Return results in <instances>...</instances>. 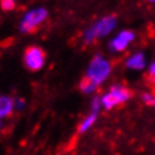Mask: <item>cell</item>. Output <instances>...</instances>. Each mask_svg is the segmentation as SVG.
<instances>
[{
  "label": "cell",
  "mask_w": 155,
  "mask_h": 155,
  "mask_svg": "<svg viewBox=\"0 0 155 155\" xmlns=\"http://www.w3.org/2000/svg\"><path fill=\"white\" fill-rule=\"evenodd\" d=\"M112 70H113V66H112L110 61L97 54L92 58V61L88 64L84 79L91 82L99 90V87L103 86L108 80V78L110 76Z\"/></svg>",
  "instance_id": "obj_1"
},
{
  "label": "cell",
  "mask_w": 155,
  "mask_h": 155,
  "mask_svg": "<svg viewBox=\"0 0 155 155\" xmlns=\"http://www.w3.org/2000/svg\"><path fill=\"white\" fill-rule=\"evenodd\" d=\"M116 25H117V18L116 16H105L100 18L95 22L94 25H91L88 29L84 30L83 33V41L86 44H92L100 37H107L113 32Z\"/></svg>",
  "instance_id": "obj_2"
},
{
  "label": "cell",
  "mask_w": 155,
  "mask_h": 155,
  "mask_svg": "<svg viewBox=\"0 0 155 155\" xmlns=\"http://www.w3.org/2000/svg\"><path fill=\"white\" fill-rule=\"evenodd\" d=\"M131 97V91L124 84H113L105 94L100 96L101 107L107 110H110L113 108H117L126 101H129Z\"/></svg>",
  "instance_id": "obj_3"
},
{
  "label": "cell",
  "mask_w": 155,
  "mask_h": 155,
  "mask_svg": "<svg viewBox=\"0 0 155 155\" xmlns=\"http://www.w3.org/2000/svg\"><path fill=\"white\" fill-rule=\"evenodd\" d=\"M48 16L49 12L44 7H37V8L26 11L20 21V30L22 33L34 32L48 20Z\"/></svg>",
  "instance_id": "obj_4"
},
{
  "label": "cell",
  "mask_w": 155,
  "mask_h": 155,
  "mask_svg": "<svg viewBox=\"0 0 155 155\" xmlns=\"http://www.w3.org/2000/svg\"><path fill=\"white\" fill-rule=\"evenodd\" d=\"M24 64L29 71H40L44 68L45 62H46V55L44 50L38 46H29L24 53Z\"/></svg>",
  "instance_id": "obj_5"
},
{
  "label": "cell",
  "mask_w": 155,
  "mask_h": 155,
  "mask_svg": "<svg viewBox=\"0 0 155 155\" xmlns=\"http://www.w3.org/2000/svg\"><path fill=\"white\" fill-rule=\"evenodd\" d=\"M134 40H135V33L133 30L129 29L121 30L109 41V50L112 53H122L129 48Z\"/></svg>",
  "instance_id": "obj_6"
},
{
  "label": "cell",
  "mask_w": 155,
  "mask_h": 155,
  "mask_svg": "<svg viewBox=\"0 0 155 155\" xmlns=\"http://www.w3.org/2000/svg\"><path fill=\"white\" fill-rule=\"evenodd\" d=\"M125 66L126 68L133 70V71H142L146 67V57L142 51L134 53L129 55L125 61Z\"/></svg>",
  "instance_id": "obj_7"
},
{
  "label": "cell",
  "mask_w": 155,
  "mask_h": 155,
  "mask_svg": "<svg viewBox=\"0 0 155 155\" xmlns=\"http://www.w3.org/2000/svg\"><path fill=\"white\" fill-rule=\"evenodd\" d=\"M15 110V100L11 96H0V120L9 117Z\"/></svg>",
  "instance_id": "obj_8"
},
{
  "label": "cell",
  "mask_w": 155,
  "mask_h": 155,
  "mask_svg": "<svg viewBox=\"0 0 155 155\" xmlns=\"http://www.w3.org/2000/svg\"><path fill=\"white\" fill-rule=\"evenodd\" d=\"M96 118H97V113H91L86 116L83 120H82V122L79 124V126H78V133H86V131H88L91 129L92 126L95 125V122H96Z\"/></svg>",
  "instance_id": "obj_9"
},
{
  "label": "cell",
  "mask_w": 155,
  "mask_h": 155,
  "mask_svg": "<svg viewBox=\"0 0 155 155\" xmlns=\"http://www.w3.org/2000/svg\"><path fill=\"white\" fill-rule=\"evenodd\" d=\"M79 88H80V91L86 95H92L94 92L97 91V88H96L91 82H88L87 79H84V78L82 79V82H80V84H79Z\"/></svg>",
  "instance_id": "obj_10"
},
{
  "label": "cell",
  "mask_w": 155,
  "mask_h": 155,
  "mask_svg": "<svg viewBox=\"0 0 155 155\" xmlns=\"http://www.w3.org/2000/svg\"><path fill=\"white\" fill-rule=\"evenodd\" d=\"M141 100L146 105L155 108V94L154 92H143L141 95Z\"/></svg>",
  "instance_id": "obj_11"
},
{
  "label": "cell",
  "mask_w": 155,
  "mask_h": 155,
  "mask_svg": "<svg viewBox=\"0 0 155 155\" xmlns=\"http://www.w3.org/2000/svg\"><path fill=\"white\" fill-rule=\"evenodd\" d=\"M101 100H100V96H94L92 97V101H91V112L92 113H97L99 114V110L101 109Z\"/></svg>",
  "instance_id": "obj_12"
},
{
  "label": "cell",
  "mask_w": 155,
  "mask_h": 155,
  "mask_svg": "<svg viewBox=\"0 0 155 155\" xmlns=\"http://www.w3.org/2000/svg\"><path fill=\"white\" fill-rule=\"evenodd\" d=\"M0 7H2L3 11L9 12V11H13L16 8V2H13V0H3V2L0 3Z\"/></svg>",
  "instance_id": "obj_13"
},
{
  "label": "cell",
  "mask_w": 155,
  "mask_h": 155,
  "mask_svg": "<svg viewBox=\"0 0 155 155\" xmlns=\"http://www.w3.org/2000/svg\"><path fill=\"white\" fill-rule=\"evenodd\" d=\"M25 108V101L22 99H16L15 100V109H18V110H22Z\"/></svg>",
  "instance_id": "obj_14"
},
{
  "label": "cell",
  "mask_w": 155,
  "mask_h": 155,
  "mask_svg": "<svg viewBox=\"0 0 155 155\" xmlns=\"http://www.w3.org/2000/svg\"><path fill=\"white\" fill-rule=\"evenodd\" d=\"M149 75L153 78V79L155 78V62H153V63L149 66Z\"/></svg>",
  "instance_id": "obj_15"
},
{
  "label": "cell",
  "mask_w": 155,
  "mask_h": 155,
  "mask_svg": "<svg viewBox=\"0 0 155 155\" xmlns=\"http://www.w3.org/2000/svg\"><path fill=\"white\" fill-rule=\"evenodd\" d=\"M2 127H3V124H2V120H0V130H2Z\"/></svg>",
  "instance_id": "obj_16"
}]
</instances>
